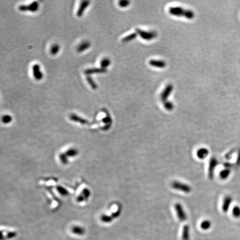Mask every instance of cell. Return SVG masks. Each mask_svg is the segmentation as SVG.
I'll list each match as a JSON object with an SVG mask.
<instances>
[{
	"mask_svg": "<svg viewBox=\"0 0 240 240\" xmlns=\"http://www.w3.org/2000/svg\"><path fill=\"white\" fill-rule=\"evenodd\" d=\"M169 12L171 14L175 16H183L187 18H193L194 17V13L190 10H185L181 7H172L170 8Z\"/></svg>",
	"mask_w": 240,
	"mask_h": 240,
	"instance_id": "6da1fadb",
	"label": "cell"
},
{
	"mask_svg": "<svg viewBox=\"0 0 240 240\" xmlns=\"http://www.w3.org/2000/svg\"><path fill=\"white\" fill-rule=\"evenodd\" d=\"M172 188L185 194H190L192 191L191 186L186 183H182L180 181H174L171 183Z\"/></svg>",
	"mask_w": 240,
	"mask_h": 240,
	"instance_id": "7a4b0ae2",
	"label": "cell"
},
{
	"mask_svg": "<svg viewBox=\"0 0 240 240\" xmlns=\"http://www.w3.org/2000/svg\"><path fill=\"white\" fill-rule=\"evenodd\" d=\"M39 8V5L37 1H34L32 3H30L28 5H21L18 7V9L20 11H30L32 12H37Z\"/></svg>",
	"mask_w": 240,
	"mask_h": 240,
	"instance_id": "3957f363",
	"label": "cell"
},
{
	"mask_svg": "<svg viewBox=\"0 0 240 240\" xmlns=\"http://www.w3.org/2000/svg\"><path fill=\"white\" fill-rule=\"evenodd\" d=\"M218 160L215 157H212L209 162L208 167V177L209 179L212 180L214 176V172L216 166L218 165Z\"/></svg>",
	"mask_w": 240,
	"mask_h": 240,
	"instance_id": "277c9868",
	"label": "cell"
},
{
	"mask_svg": "<svg viewBox=\"0 0 240 240\" xmlns=\"http://www.w3.org/2000/svg\"><path fill=\"white\" fill-rule=\"evenodd\" d=\"M174 207L178 219L181 221H185L187 219V215L183 206L180 203H175Z\"/></svg>",
	"mask_w": 240,
	"mask_h": 240,
	"instance_id": "5b68a950",
	"label": "cell"
},
{
	"mask_svg": "<svg viewBox=\"0 0 240 240\" xmlns=\"http://www.w3.org/2000/svg\"><path fill=\"white\" fill-rule=\"evenodd\" d=\"M32 74L34 79L37 81H40L43 78V75L41 71L40 66L38 64L35 63L32 67Z\"/></svg>",
	"mask_w": 240,
	"mask_h": 240,
	"instance_id": "8992f818",
	"label": "cell"
},
{
	"mask_svg": "<svg viewBox=\"0 0 240 240\" xmlns=\"http://www.w3.org/2000/svg\"><path fill=\"white\" fill-rule=\"evenodd\" d=\"M136 31L137 33L140 34V36L145 40H152L156 36V34L154 32H146L138 29L136 30Z\"/></svg>",
	"mask_w": 240,
	"mask_h": 240,
	"instance_id": "52a82bcc",
	"label": "cell"
},
{
	"mask_svg": "<svg viewBox=\"0 0 240 240\" xmlns=\"http://www.w3.org/2000/svg\"><path fill=\"white\" fill-rule=\"evenodd\" d=\"M90 1H82L80 4V6L78 9L76 15L77 17H81L83 14V13L87 7L90 5Z\"/></svg>",
	"mask_w": 240,
	"mask_h": 240,
	"instance_id": "ba28073f",
	"label": "cell"
},
{
	"mask_svg": "<svg viewBox=\"0 0 240 240\" xmlns=\"http://www.w3.org/2000/svg\"><path fill=\"white\" fill-rule=\"evenodd\" d=\"M107 72L106 69H102L101 67L100 68H91L85 70L84 74L87 76H90V74H103L106 73Z\"/></svg>",
	"mask_w": 240,
	"mask_h": 240,
	"instance_id": "9c48e42d",
	"label": "cell"
},
{
	"mask_svg": "<svg viewBox=\"0 0 240 240\" xmlns=\"http://www.w3.org/2000/svg\"><path fill=\"white\" fill-rule=\"evenodd\" d=\"M91 46V43L88 41H82L77 46V52L78 53H81L82 52L87 50V49H89Z\"/></svg>",
	"mask_w": 240,
	"mask_h": 240,
	"instance_id": "30bf717a",
	"label": "cell"
},
{
	"mask_svg": "<svg viewBox=\"0 0 240 240\" xmlns=\"http://www.w3.org/2000/svg\"><path fill=\"white\" fill-rule=\"evenodd\" d=\"M231 197L229 196H226L225 197V198L223 199V203H222V210L224 212H226L229 211V208L230 207V205L232 203Z\"/></svg>",
	"mask_w": 240,
	"mask_h": 240,
	"instance_id": "8fae6325",
	"label": "cell"
},
{
	"mask_svg": "<svg viewBox=\"0 0 240 240\" xmlns=\"http://www.w3.org/2000/svg\"><path fill=\"white\" fill-rule=\"evenodd\" d=\"M172 89H173V86L171 84L167 86L161 95V100L162 101H165L167 98V97L170 96V94H171Z\"/></svg>",
	"mask_w": 240,
	"mask_h": 240,
	"instance_id": "7c38bea8",
	"label": "cell"
},
{
	"mask_svg": "<svg viewBox=\"0 0 240 240\" xmlns=\"http://www.w3.org/2000/svg\"><path fill=\"white\" fill-rule=\"evenodd\" d=\"M209 154V150L206 148H201L197 150V156L198 158L203 160L208 156Z\"/></svg>",
	"mask_w": 240,
	"mask_h": 240,
	"instance_id": "4fadbf2b",
	"label": "cell"
},
{
	"mask_svg": "<svg viewBox=\"0 0 240 240\" xmlns=\"http://www.w3.org/2000/svg\"><path fill=\"white\" fill-rule=\"evenodd\" d=\"M149 64L152 66L158 68H163L166 66V63L162 60H152L149 61Z\"/></svg>",
	"mask_w": 240,
	"mask_h": 240,
	"instance_id": "5bb4252c",
	"label": "cell"
},
{
	"mask_svg": "<svg viewBox=\"0 0 240 240\" xmlns=\"http://www.w3.org/2000/svg\"><path fill=\"white\" fill-rule=\"evenodd\" d=\"M182 238L183 240H190V227L187 225L183 226Z\"/></svg>",
	"mask_w": 240,
	"mask_h": 240,
	"instance_id": "9a60e30c",
	"label": "cell"
},
{
	"mask_svg": "<svg viewBox=\"0 0 240 240\" xmlns=\"http://www.w3.org/2000/svg\"><path fill=\"white\" fill-rule=\"evenodd\" d=\"M70 120L72 121H74L75 122H80V123H82V124H85V123H88L87 121L86 120L83 119L81 117L78 116L77 115L75 114H72L70 116Z\"/></svg>",
	"mask_w": 240,
	"mask_h": 240,
	"instance_id": "2e32d148",
	"label": "cell"
},
{
	"mask_svg": "<svg viewBox=\"0 0 240 240\" xmlns=\"http://www.w3.org/2000/svg\"><path fill=\"white\" fill-rule=\"evenodd\" d=\"M231 174V170L229 168H226L221 170L220 172V177L222 180H226Z\"/></svg>",
	"mask_w": 240,
	"mask_h": 240,
	"instance_id": "e0dca14e",
	"label": "cell"
},
{
	"mask_svg": "<svg viewBox=\"0 0 240 240\" xmlns=\"http://www.w3.org/2000/svg\"><path fill=\"white\" fill-rule=\"evenodd\" d=\"M111 64V61L107 57H105L103 59H102L100 62V66L102 69H106Z\"/></svg>",
	"mask_w": 240,
	"mask_h": 240,
	"instance_id": "ac0fdd59",
	"label": "cell"
},
{
	"mask_svg": "<svg viewBox=\"0 0 240 240\" xmlns=\"http://www.w3.org/2000/svg\"><path fill=\"white\" fill-rule=\"evenodd\" d=\"M60 47L58 45H57L56 43L53 44L50 48V54L53 56L56 55L60 51Z\"/></svg>",
	"mask_w": 240,
	"mask_h": 240,
	"instance_id": "d6986e66",
	"label": "cell"
},
{
	"mask_svg": "<svg viewBox=\"0 0 240 240\" xmlns=\"http://www.w3.org/2000/svg\"><path fill=\"white\" fill-rule=\"evenodd\" d=\"M211 226V222L209 220H204L201 223V229L205 230H207L210 229Z\"/></svg>",
	"mask_w": 240,
	"mask_h": 240,
	"instance_id": "ffe728a7",
	"label": "cell"
},
{
	"mask_svg": "<svg viewBox=\"0 0 240 240\" xmlns=\"http://www.w3.org/2000/svg\"><path fill=\"white\" fill-rule=\"evenodd\" d=\"M86 80H87L89 85L90 86L92 89H93V90L97 89V86L96 83H95V82H94V80L92 79V78L90 76H86Z\"/></svg>",
	"mask_w": 240,
	"mask_h": 240,
	"instance_id": "44dd1931",
	"label": "cell"
},
{
	"mask_svg": "<svg viewBox=\"0 0 240 240\" xmlns=\"http://www.w3.org/2000/svg\"><path fill=\"white\" fill-rule=\"evenodd\" d=\"M232 214L235 218L240 217V207L238 206H234L232 209Z\"/></svg>",
	"mask_w": 240,
	"mask_h": 240,
	"instance_id": "7402d4cb",
	"label": "cell"
},
{
	"mask_svg": "<svg viewBox=\"0 0 240 240\" xmlns=\"http://www.w3.org/2000/svg\"><path fill=\"white\" fill-rule=\"evenodd\" d=\"M137 36V34L136 33H132L131 34L126 36V37H123L122 41L123 42H128L130 41H131L133 39H134Z\"/></svg>",
	"mask_w": 240,
	"mask_h": 240,
	"instance_id": "603a6c76",
	"label": "cell"
},
{
	"mask_svg": "<svg viewBox=\"0 0 240 240\" xmlns=\"http://www.w3.org/2000/svg\"><path fill=\"white\" fill-rule=\"evenodd\" d=\"M2 121L5 124L10 123L12 121V117L10 115L5 114L2 117Z\"/></svg>",
	"mask_w": 240,
	"mask_h": 240,
	"instance_id": "cb8c5ba5",
	"label": "cell"
},
{
	"mask_svg": "<svg viewBox=\"0 0 240 240\" xmlns=\"http://www.w3.org/2000/svg\"><path fill=\"white\" fill-rule=\"evenodd\" d=\"M129 4H130V2L129 1H126V0L120 1L118 2V5L121 7H126L127 6H129Z\"/></svg>",
	"mask_w": 240,
	"mask_h": 240,
	"instance_id": "d4e9b609",
	"label": "cell"
},
{
	"mask_svg": "<svg viewBox=\"0 0 240 240\" xmlns=\"http://www.w3.org/2000/svg\"><path fill=\"white\" fill-rule=\"evenodd\" d=\"M164 107H165V109L167 110H172V109H174V105L172 104L171 102H165L164 104Z\"/></svg>",
	"mask_w": 240,
	"mask_h": 240,
	"instance_id": "484cf974",
	"label": "cell"
}]
</instances>
